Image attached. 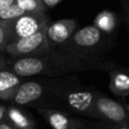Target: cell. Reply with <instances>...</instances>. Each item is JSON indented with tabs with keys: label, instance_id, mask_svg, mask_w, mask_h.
Segmentation results:
<instances>
[{
	"label": "cell",
	"instance_id": "1",
	"mask_svg": "<svg viewBox=\"0 0 129 129\" xmlns=\"http://www.w3.org/2000/svg\"><path fill=\"white\" fill-rule=\"evenodd\" d=\"M3 27L5 28L9 42L16 40L18 38H22L25 36H29L38 30L42 29L47 25V18L43 13H28L24 14L7 21L1 22Z\"/></svg>",
	"mask_w": 129,
	"mask_h": 129
},
{
	"label": "cell",
	"instance_id": "2",
	"mask_svg": "<svg viewBox=\"0 0 129 129\" xmlns=\"http://www.w3.org/2000/svg\"><path fill=\"white\" fill-rule=\"evenodd\" d=\"M91 116L101 118L115 124L129 123V114L126 107L99 93H95Z\"/></svg>",
	"mask_w": 129,
	"mask_h": 129
},
{
	"label": "cell",
	"instance_id": "3",
	"mask_svg": "<svg viewBox=\"0 0 129 129\" xmlns=\"http://www.w3.org/2000/svg\"><path fill=\"white\" fill-rule=\"evenodd\" d=\"M46 26L29 36H25L8 42L5 51L14 56L39 54L46 51L49 47V43L45 33Z\"/></svg>",
	"mask_w": 129,
	"mask_h": 129
},
{
	"label": "cell",
	"instance_id": "4",
	"mask_svg": "<svg viewBox=\"0 0 129 129\" xmlns=\"http://www.w3.org/2000/svg\"><path fill=\"white\" fill-rule=\"evenodd\" d=\"M77 22L74 19H60L46 26V38L48 43L59 44L67 41L75 32Z\"/></svg>",
	"mask_w": 129,
	"mask_h": 129
},
{
	"label": "cell",
	"instance_id": "5",
	"mask_svg": "<svg viewBox=\"0 0 129 129\" xmlns=\"http://www.w3.org/2000/svg\"><path fill=\"white\" fill-rule=\"evenodd\" d=\"M41 116L48 122L51 129H82L84 128V124L69 116L68 114L52 110V109H41L39 110Z\"/></svg>",
	"mask_w": 129,
	"mask_h": 129
},
{
	"label": "cell",
	"instance_id": "6",
	"mask_svg": "<svg viewBox=\"0 0 129 129\" xmlns=\"http://www.w3.org/2000/svg\"><path fill=\"white\" fill-rule=\"evenodd\" d=\"M11 68L12 72L19 77H31L40 74L44 70V62L38 57L25 56L16 59Z\"/></svg>",
	"mask_w": 129,
	"mask_h": 129
},
{
	"label": "cell",
	"instance_id": "7",
	"mask_svg": "<svg viewBox=\"0 0 129 129\" xmlns=\"http://www.w3.org/2000/svg\"><path fill=\"white\" fill-rule=\"evenodd\" d=\"M20 85H21V80L19 76H17L13 72H9L4 69L1 70L0 71V100H4V101L12 100Z\"/></svg>",
	"mask_w": 129,
	"mask_h": 129
},
{
	"label": "cell",
	"instance_id": "8",
	"mask_svg": "<svg viewBox=\"0 0 129 129\" xmlns=\"http://www.w3.org/2000/svg\"><path fill=\"white\" fill-rule=\"evenodd\" d=\"M43 93L40 84L36 82H26L19 86L13 97V101L18 105H26L36 101Z\"/></svg>",
	"mask_w": 129,
	"mask_h": 129
},
{
	"label": "cell",
	"instance_id": "9",
	"mask_svg": "<svg viewBox=\"0 0 129 129\" xmlns=\"http://www.w3.org/2000/svg\"><path fill=\"white\" fill-rule=\"evenodd\" d=\"M102 37L101 30L95 25L85 26L79 29L73 35L74 43L79 47H93Z\"/></svg>",
	"mask_w": 129,
	"mask_h": 129
},
{
	"label": "cell",
	"instance_id": "10",
	"mask_svg": "<svg viewBox=\"0 0 129 129\" xmlns=\"http://www.w3.org/2000/svg\"><path fill=\"white\" fill-rule=\"evenodd\" d=\"M95 93L96 92L89 91L71 93L68 96V103L72 108H74V110L91 116Z\"/></svg>",
	"mask_w": 129,
	"mask_h": 129
},
{
	"label": "cell",
	"instance_id": "11",
	"mask_svg": "<svg viewBox=\"0 0 129 129\" xmlns=\"http://www.w3.org/2000/svg\"><path fill=\"white\" fill-rule=\"evenodd\" d=\"M6 120L17 129H34L33 119L16 107H9L6 110Z\"/></svg>",
	"mask_w": 129,
	"mask_h": 129
},
{
	"label": "cell",
	"instance_id": "12",
	"mask_svg": "<svg viewBox=\"0 0 129 129\" xmlns=\"http://www.w3.org/2000/svg\"><path fill=\"white\" fill-rule=\"evenodd\" d=\"M110 90L118 96L129 95V73L122 71H113L110 73Z\"/></svg>",
	"mask_w": 129,
	"mask_h": 129
},
{
	"label": "cell",
	"instance_id": "13",
	"mask_svg": "<svg viewBox=\"0 0 129 129\" xmlns=\"http://www.w3.org/2000/svg\"><path fill=\"white\" fill-rule=\"evenodd\" d=\"M116 24L115 16L110 11H102L95 18V26L98 27L101 31L111 32Z\"/></svg>",
	"mask_w": 129,
	"mask_h": 129
},
{
	"label": "cell",
	"instance_id": "14",
	"mask_svg": "<svg viewBox=\"0 0 129 129\" xmlns=\"http://www.w3.org/2000/svg\"><path fill=\"white\" fill-rule=\"evenodd\" d=\"M15 4L28 13H43L46 8L41 0H15Z\"/></svg>",
	"mask_w": 129,
	"mask_h": 129
},
{
	"label": "cell",
	"instance_id": "15",
	"mask_svg": "<svg viewBox=\"0 0 129 129\" xmlns=\"http://www.w3.org/2000/svg\"><path fill=\"white\" fill-rule=\"evenodd\" d=\"M24 13H25V11H23L15 3L11 4V5L7 6L6 8H4L0 11V22L14 19V18H16V17H18V16H20Z\"/></svg>",
	"mask_w": 129,
	"mask_h": 129
},
{
	"label": "cell",
	"instance_id": "16",
	"mask_svg": "<svg viewBox=\"0 0 129 129\" xmlns=\"http://www.w3.org/2000/svg\"><path fill=\"white\" fill-rule=\"evenodd\" d=\"M9 42V38H8V34L5 30V28L3 27L2 23L0 22V51L5 50L6 45Z\"/></svg>",
	"mask_w": 129,
	"mask_h": 129
},
{
	"label": "cell",
	"instance_id": "17",
	"mask_svg": "<svg viewBox=\"0 0 129 129\" xmlns=\"http://www.w3.org/2000/svg\"><path fill=\"white\" fill-rule=\"evenodd\" d=\"M45 7H53L56 4H58L61 0H41Z\"/></svg>",
	"mask_w": 129,
	"mask_h": 129
},
{
	"label": "cell",
	"instance_id": "18",
	"mask_svg": "<svg viewBox=\"0 0 129 129\" xmlns=\"http://www.w3.org/2000/svg\"><path fill=\"white\" fill-rule=\"evenodd\" d=\"M0 129H17L16 127H14L11 123H9L7 120L6 121H1L0 122Z\"/></svg>",
	"mask_w": 129,
	"mask_h": 129
},
{
	"label": "cell",
	"instance_id": "19",
	"mask_svg": "<svg viewBox=\"0 0 129 129\" xmlns=\"http://www.w3.org/2000/svg\"><path fill=\"white\" fill-rule=\"evenodd\" d=\"M14 3H15V0H0V11Z\"/></svg>",
	"mask_w": 129,
	"mask_h": 129
},
{
	"label": "cell",
	"instance_id": "20",
	"mask_svg": "<svg viewBox=\"0 0 129 129\" xmlns=\"http://www.w3.org/2000/svg\"><path fill=\"white\" fill-rule=\"evenodd\" d=\"M6 110L7 108L3 105H0V122L3 120V118L6 116Z\"/></svg>",
	"mask_w": 129,
	"mask_h": 129
},
{
	"label": "cell",
	"instance_id": "21",
	"mask_svg": "<svg viewBox=\"0 0 129 129\" xmlns=\"http://www.w3.org/2000/svg\"><path fill=\"white\" fill-rule=\"evenodd\" d=\"M113 129H129V125L128 124H117V126H115Z\"/></svg>",
	"mask_w": 129,
	"mask_h": 129
},
{
	"label": "cell",
	"instance_id": "22",
	"mask_svg": "<svg viewBox=\"0 0 129 129\" xmlns=\"http://www.w3.org/2000/svg\"><path fill=\"white\" fill-rule=\"evenodd\" d=\"M5 60H4V58L2 57V56H0V71L1 70H3L4 68H5Z\"/></svg>",
	"mask_w": 129,
	"mask_h": 129
},
{
	"label": "cell",
	"instance_id": "23",
	"mask_svg": "<svg viewBox=\"0 0 129 129\" xmlns=\"http://www.w3.org/2000/svg\"><path fill=\"white\" fill-rule=\"evenodd\" d=\"M126 109H127V112H128V114H129V106H126Z\"/></svg>",
	"mask_w": 129,
	"mask_h": 129
},
{
	"label": "cell",
	"instance_id": "24",
	"mask_svg": "<svg viewBox=\"0 0 129 129\" xmlns=\"http://www.w3.org/2000/svg\"><path fill=\"white\" fill-rule=\"evenodd\" d=\"M127 72H128V73H129V70H127Z\"/></svg>",
	"mask_w": 129,
	"mask_h": 129
}]
</instances>
